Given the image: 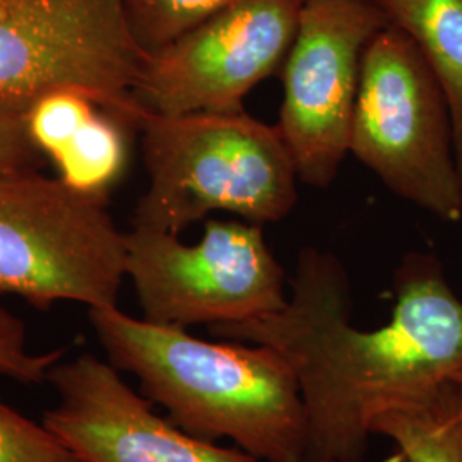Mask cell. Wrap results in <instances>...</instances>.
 Masks as SVG:
<instances>
[{
    "mask_svg": "<svg viewBox=\"0 0 462 462\" xmlns=\"http://www.w3.org/2000/svg\"><path fill=\"white\" fill-rule=\"evenodd\" d=\"M66 347L36 353L28 345L26 324L0 307V375L19 383L49 382L50 370L64 360Z\"/></svg>",
    "mask_w": 462,
    "mask_h": 462,
    "instance_id": "cell-16",
    "label": "cell"
},
{
    "mask_svg": "<svg viewBox=\"0 0 462 462\" xmlns=\"http://www.w3.org/2000/svg\"><path fill=\"white\" fill-rule=\"evenodd\" d=\"M0 462H83L43 421L0 401Z\"/></svg>",
    "mask_w": 462,
    "mask_h": 462,
    "instance_id": "cell-15",
    "label": "cell"
},
{
    "mask_svg": "<svg viewBox=\"0 0 462 462\" xmlns=\"http://www.w3.org/2000/svg\"><path fill=\"white\" fill-rule=\"evenodd\" d=\"M301 0H235L192 32L148 55L135 103L156 116L240 112L280 72L297 34Z\"/></svg>",
    "mask_w": 462,
    "mask_h": 462,
    "instance_id": "cell-9",
    "label": "cell"
},
{
    "mask_svg": "<svg viewBox=\"0 0 462 462\" xmlns=\"http://www.w3.org/2000/svg\"><path fill=\"white\" fill-rule=\"evenodd\" d=\"M374 435L387 437L410 462H462V389L448 382L380 414Z\"/></svg>",
    "mask_w": 462,
    "mask_h": 462,
    "instance_id": "cell-13",
    "label": "cell"
},
{
    "mask_svg": "<svg viewBox=\"0 0 462 462\" xmlns=\"http://www.w3.org/2000/svg\"><path fill=\"white\" fill-rule=\"evenodd\" d=\"M278 314L209 328L216 339L274 347L295 370L309 430L307 462H364L380 414L462 372V300L431 252L402 257L391 320L353 326L341 261L303 248Z\"/></svg>",
    "mask_w": 462,
    "mask_h": 462,
    "instance_id": "cell-1",
    "label": "cell"
},
{
    "mask_svg": "<svg viewBox=\"0 0 462 462\" xmlns=\"http://www.w3.org/2000/svg\"><path fill=\"white\" fill-rule=\"evenodd\" d=\"M26 129L69 187L99 198L125 171L131 129L79 91H53L26 110Z\"/></svg>",
    "mask_w": 462,
    "mask_h": 462,
    "instance_id": "cell-11",
    "label": "cell"
},
{
    "mask_svg": "<svg viewBox=\"0 0 462 462\" xmlns=\"http://www.w3.org/2000/svg\"><path fill=\"white\" fill-rule=\"evenodd\" d=\"M380 11L410 36L446 91L462 171V0H377Z\"/></svg>",
    "mask_w": 462,
    "mask_h": 462,
    "instance_id": "cell-12",
    "label": "cell"
},
{
    "mask_svg": "<svg viewBox=\"0 0 462 462\" xmlns=\"http://www.w3.org/2000/svg\"><path fill=\"white\" fill-rule=\"evenodd\" d=\"M139 133L148 190L133 226L180 235L225 211L265 225L297 204V166L276 125L240 112L146 114Z\"/></svg>",
    "mask_w": 462,
    "mask_h": 462,
    "instance_id": "cell-3",
    "label": "cell"
},
{
    "mask_svg": "<svg viewBox=\"0 0 462 462\" xmlns=\"http://www.w3.org/2000/svg\"><path fill=\"white\" fill-rule=\"evenodd\" d=\"M24 114H0V175L38 168L43 160V154L30 139Z\"/></svg>",
    "mask_w": 462,
    "mask_h": 462,
    "instance_id": "cell-17",
    "label": "cell"
},
{
    "mask_svg": "<svg viewBox=\"0 0 462 462\" xmlns=\"http://www.w3.org/2000/svg\"><path fill=\"white\" fill-rule=\"evenodd\" d=\"M235 0H124L135 43L152 55L215 16Z\"/></svg>",
    "mask_w": 462,
    "mask_h": 462,
    "instance_id": "cell-14",
    "label": "cell"
},
{
    "mask_svg": "<svg viewBox=\"0 0 462 462\" xmlns=\"http://www.w3.org/2000/svg\"><path fill=\"white\" fill-rule=\"evenodd\" d=\"M49 382L57 404L43 414V425L83 462H259L240 448L192 437L154 413L148 397L91 353L60 360Z\"/></svg>",
    "mask_w": 462,
    "mask_h": 462,
    "instance_id": "cell-10",
    "label": "cell"
},
{
    "mask_svg": "<svg viewBox=\"0 0 462 462\" xmlns=\"http://www.w3.org/2000/svg\"><path fill=\"white\" fill-rule=\"evenodd\" d=\"M125 242L127 278L152 324H244L278 314L288 301L284 269L263 225L209 219L194 245L170 231L133 226Z\"/></svg>",
    "mask_w": 462,
    "mask_h": 462,
    "instance_id": "cell-7",
    "label": "cell"
},
{
    "mask_svg": "<svg viewBox=\"0 0 462 462\" xmlns=\"http://www.w3.org/2000/svg\"><path fill=\"white\" fill-rule=\"evenodd\" d=\"M108 362L200 440H231L259 462H307L309 430L297 375L265 345L206 341L182 328L89 309Z\"/></svg>",
    "mask_w": 462,
    "mask_h": 462,
    "instance_id": "cell-2",
    "label": "cell"
},
{
    "mask_svg": "<svg viewBox=\"0 0 462 462\" xmlns=\"http://www.w3.org/2000/svg\"><path fill=\"white\" fill-rule=\"evenodd\" d=\"M127 242L106 198L32 170L0 175V293L38 310L59 301L116 307Z\"/></svg>",
    "mask_w": 462,
    "mask_h": 462,
    "instance_id": "cell-5",
    "label": "cell"
},
{
    "mask_svg": "<svg viewBox=\"0 0 462 462\" xmlns=\"http://www.w3.org/2000/svg\"><path fill=\"white\" fill-rule=\"evenodd\" d=\"M382 462H410L406 459V456L404 454H401L399 450H396V454H393L389 459H385V461Z\"/></svg>",
    "mask_w": 462,
    "mask_h": 462,
    "instance_id": "cell-18",
    "label": "cell"
},
{
    "mask_svg": "<svg viewBox=\"0 0 462 462\" xmlns=\"http://www.w3.org/2000/svg\"><path fill=\"white\" fill-rule=\"evenodd\" d=\"M387 26L377 0H303L281 66L276 124L301 182L326 189L349 154L364 53Z\"/></svg>",
    "mask_w": 462,
    "mask_h": 462,
    "instance_id": "cell-8",
    "label": "cell"
},
{
    "mask_svg": "<svg viewBox=\"0 0 462 462\" xmlns=\"http://www.w3.org/2000/svg\"><path fill=\"white\" fill-rule=\"evenodd\" d=\"M301 2H303V0H301Z\"/></svg>",
    "mask_w": 462,
    "mask_h": 462,
    "instance_id": "cell-20",
    "label": "cell"
},
{
    "mask_svg": "<svg viewBox=\"0 0 462 462\" xmlns=\"http://www.w3.org/2000/svg\"><path fill=\"white\" fill-rule=\"evenodd\" d=\"M452 382H456V383H457V385L462 389V372L461 374H457V375L452 379Z\"/></svg>",
    "mask_w": 462,
    "mask_h": 462,
    "instance_id": "cell-19",
    "label": "cell"
},
{
    "mask_svg": "<svg viewBox=\"0 0 462 462\" xmlns=\"http://www.w3.org/2000/svg\"><path fill=\"white\" fill-rule=\"evenodd\" d=\"M349 154L404 199L462 219V171L446 91L410 36L385 26L366 45Z\"/></svg>",
    "mask_w": 462,
    "mask_h": 462,
    "instance_id": "cell-4",
    "label": "cell"
},
{
    "mask_svg": "<svg viewBox=\"0 0 462 462\" xmlns=\"http://www.w3.org/2000/svg\"><path fill=\"white\" fill-rule=\"evenodd\" d=\"M146 59L124 0H0V114L69 89L139 131L134 88Z\"/></svg>",
    "mask_w": 462,
    "mask_h": 462,
    "instance_id": "cell-6",
    "label": "cell"
}]
</instances>
